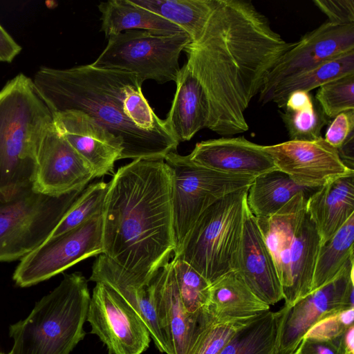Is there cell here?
<instances>
[{
	"label": "cell",
	"instance_id": "6da1fadb",
	"mask_svg": "<svg viewBox=\"0 0 354 354\" xmlns=\"http://www.w3.org/2000/svg\"><path fill=\"white\" fill-rule=\"evenodd\" d=\"M293 45L252 2L216 0L202 37L184 50L207 97L206 128L221 136L248 131L245 110L268 72Z\"/></svg>",
	"mask_w": 354,
	"mask_h": 354
},
{
	"label": "cell",
	"instance_id": "7a4b0ae2",
	"mask_svg": "<svg viewBox=\"0 0 354 354\" xmlns=\"http://www.w3.org/2000/svg\"><path fill=\"white\" fill-rule=\"evenodd\" d=\"M33 84L52 113L78 111L123 142L120 159L164 160L179 142L153 131L161 124L142 91V82L124 71L91 64L41 67Z\"/></svg>",
	"mask_w": 354,
	"mask_h": 354
},
{
	"label": "cell",
	"instance_id": "3957f363",
	"mask_svg": "<svg viewBox=\"0 0 354 354\" xmlns=\"http://www.w3.org/2000/svg\"><path fill=\"white\" fill-rule=\"evenodd\" d=\"M102 212L104 254L151 283L176 251L171 175L164 160H133L109 182Z\"/></svg>",
	"mask_w": 354,
	"mask_h": 354
},
{
	"label": "cell",
	"instance_id": "277c9868",
	"mask_svg": "<svg viewBox=\"0 0 354 354\" xmlns=\"http://www.w3.org/2000/svg\"><path fill=\"white\" fill-rule=\"evenodd\" d=\"M53 113L32 80L19 73L0 90V197L32 185Z\"/></svg>",
	"mask_w": 354,
	"mask_h": 354
},
{
	"label": "cell",
	"instance_id": "5b68a950",
	"mask_svg": "<svg viewBox=\"0 0 354 354\" xmlns=\"http://www.w3.org/2000/svg\"><path fill=\"white\" fill-rule=\"evenodd\" d=\"M90 299L81 272L64 274L26 319L10 326L13 346L8 354H70L86 335Z\"/></svg>",
	"mask_w": 354,
	"mask_h": 354
},
{
	"label": "cell",
	"instance_id": "8992f818",
	"mask_svg": "<svg viewBox=\"0 0 354 354\" xmlns=\"http://www.w3.org/2000/svg\"><path fill=\"white\" fill-rule=\"evenodd\" d=\"M248 188L227 194L209 206L174 256L191 266L210 284L236 270Z\"/></svg>",
	"mask_w": 354,
	"mask_h": 354
},
{
	"label": "cell",
	"instance_id": "52a82bcc",
	"mask_svg": "<svg viewBox=\"0 0 354 354\" xmlns=\"http://www.w3.org/2000/svg\"><path fill=\"white\" fill-rule=\"evenodd\" d=\"M82 191L52 196L30 185L0 197V262L21 260L48 239Z\"/></svg>",
	"mask_w": 354,
	"mask_h": 354
},
{
	"label": "cell",
	"instance_id": "ba28073f",
	"mask_svg": "<svg viewBox=\"0 0 354 354\" xmlns=\"http://www.w3.org/2000/svg\"><path fill=\"white\" fill-rule=\"evenodd\" d=\"M164 160L171 175L175 255L198 218L209 206L227 194L249 187L254 178L212 170L196 164L188 155L176 151L168 153Z\"/></svg>",
	"mask_w": 354,
	"mask_h": 354
},
{
	"label": "cell",
	"instance_id": "9c48e42d",
	"mask_svg": "<svg viewBox=\"0 0 354 354\" xmlns=\"http://www.w3.org/2000/svg\"><path fill=\"white\" fill-rule=\"evenodd\" d=\"M192 42L185 32L157 35L145 30H127L108 37V43L91 64L136 75L143 83L177 81L179 57Z\"/></svg>",
	"mask_w": 354,
	"mask_h": 354
},
{
	"label": "cell",
	"instance_id": "30bf717a",
	"mask_svg": "<svg viewBox=\"0 0 354 354\" xmlns=\"http://www.w3.org/2000/svg\"><path fill=\"white\" fill-rule=\"evenodd\" d=\"M102 214L46 239L17 266L12 279L26 288L46 281L80 261L104 253Z\"/></svg>",
	"mask_w": 354,
	"mask_h": 354
},
{
	"label": "cell",
	"instance_id": "8fae6325",
	"mask_svg": "<svg viewBox=\"0 0 354 354\" xmlns=\"http://www.w3.org/2000/svg\"><path fill=\"white\" fill-rule=\"evenodd\" d=\"M86 321L109 354H142L151 338L143 320L115 292L95 283Z\"/></svg>",
	"mask_w": 354,
	"mask_h": 354
},
{
	"label": "cell",
	"instance_id": "7c38bea8",
	"mask_svg": "<svg viewBox=\"0 0 354 354\" xmlns=\"http://www.w3.org/2000/svg\"><path fill=\"white\" fill-rule=\"evenodd\" d=\"M354 259L330 282L287 307L281 322L278 354L292 353L304 335L322 318L354 307Z\"/></svg>",
	"mask_w": 354,
	"mask_h": 354
},
{
	"label": "cell",
	"instance_id": "4fadbf2b",
	"mask_svg": "<svg viewBox=\"0 0 354 354\" xmlns=\"http://www.w3.org/2000/svg\"><path fill=\"white\" fill-rule=\"evenodd\" d=\"M352 50L354 24H322L294 43L270 69L259 93V101L263 104L272 90L282 80Z\"/></svg>",
	"mask_w": 354,
	"mask_h": 354
},
{
	"label": "cell",
	"instance_id": "5bb4252c",
	"mask_svg": "<svg viewBox=\"0 0 354 354\" xmlns=\"http://www.w3.org/2000/svg\"><path fill=\"white\" fill-rule=\"evenodd\" d=\"M263 147L277 170L301 187L317 189L354 174L342 162L336 149L322 136L312 141L289 140Z\"/></svg>",
	"mask_w": 354,
	"mask_h": 354
},
{
	"label": "cell",
	"instance_id": "9a60e30c",
	"mask_svg": "<svg viewBox=\"0 0 354 354\" xmlns=\"http://www.w3.org/2000/svg\"><path fill=\"white\" fill-rule=\"evenodd\" d=\"M94 178L91 167L53 124L39 150L33 189L59 196L83 190Z\"/></svg>",
	"mask_w": 354,
	"mask_h": 354
},
{
	"label": "cell",
	"instance_id": "2e32d148",
	"mask_svg": "<svg viewBox=\"0 0 354 354\" xmlns=\"http://www.w3.org/2000/svg\"><path fill=\"white\" fill-rule=\"evenodd\" d=\"M53 124L92 169L95 178L111 172L120 160L123 142L83 112L53 113Z\"/></svg>",
	"mask_w": 354,
	"mask_h": 354
},
{
	"label": "cell",
	"instance_id": "e0dca14e",
	"mask_svg": "<svg viewBox=\"0 0 354 354\" xmlns=\"http://www.w3.org/2000/svg\"><path fill=\"white\" fill-rule=\"evenodd\" d=\"M188 156L197 165L234 176L255 178L277 170L263 145L243 136L199 142Z\"/></svg>",
	"mask_w": 354,
	"mask_h": 354
},
{
	"label": "cell",
	"instance_id": "ac0fdd59",
	"mask_svg": "<svg viewBox=\"0 0 354 354\" xmlns=\"http://www.w3.org/2000/svg\"><path fill=\"white\" fill-rule=\"evenodd\" d=\"M236 271L250 290L269 306L283 299L277 268L258 221L247 205Z\"/></svg>",
	"mask_w": 354,
	"mask_h": 354
},
{
	"label": "cell",
	"instance_id": "d6986e66",
	"mask_svg": "<svg viewBox=\"0 0 354 354\" xmlns=\"http://www.w3.org/2000/svg\"><path fill=\"white\" fill-rule=\"evenodd\" d=\"M152 286L156 312L169 354H189L204 309L196 315L185 309L176 285L172 260L156 272Z\"/></svg>",
	"mask_w": 354,
	"mask_h": 354
},
{
	"label": "cell",
	"instance_id": "ffe728a7",
	"mask_svg": "<svg viewBox=\"0 0 354 354\" xmlns=\"http://www.w3.org/2000/svg\"><path fill=\"white\" fill-rule=\"evenodd\" d=\"M90 280L105 285L121 297L143 320L158 350L169 354L156 312L152 281L148 283L132 276L104 254L94 261Z\"/></svg>",
	"mask_w": 354,
	"mask_h": 354
},
{
	"label": "cell",
	"instance_id": "44dd1931",
	"mask_svg": "<svg viewBox=\"0 0 354 354\" xmlns=\"http://www.w3.org/2000/svg\"><path fill=\"white\" fill-rule=\"evenodd\" d=\"M308 196L295 195L277 212L257 219L265 243L274 260L283 296L290 284V253L297 230L306 212Z\"/></svg>",
	"mask_w": 354,
	"mask_h": 354
},
{
	"label": "cell",
	"instance_id": "7402d4cb",
	"mask_svg": "<svg viewBox=\"0 0 354 354\" xmlns=\"http://www.w3.org/2000/svg\"><path fill=\"white\" fill-rule=\"evenodd\" d=\"M176 84V93L165 122L180 143L191 140L206 128L208 104L201 83L187 62L180 68Z\"/></svg>",
	"mask_w": 354,
	"mask_h": 354
},
{
	"label": "cell",
	"instance_id": "603a6c76",
	"mask_svg": "<svg viewBox=\"0 0 354 354\" xmlns=\"http://www.w3.org/2000/svg\"><path fill=\"white\" fill-rule=\"evenodd\" d=\"M216 321L250 322L270 310L247 286L236 271H231L210 284L205 308Z\"/></svg>",
	"mask_w": 354,
	"mask_h": 354
},
{
	"label": "cell",
	"instance_id": "cb8c5ba5",
	"mask_svg": "<svg viewBox=\"0 0 354 354\" xmlns=\"http://www.w3.org/2000/svg\"><path fill=\"white\" fill-rule=\"evenodd\" d=\"M306 211L315 224L322 245L354 214V174L317 189L307 200Z\"/></svg>",
	"mask_w": 354,
	"mask_h": 354
},
{
	"label": "cell",
	"instance_id": "d4e9b609",
	"mask_svg": "<svg viewBox=\"0 0 354 354\" xmlns=\"http://www.w3.org/2000/svg\"><path fill=\"white\" fill-rule=\"evenodd\" d=\"M321 240L315 224L306 212L290 249V284L283 295L284 306L291 307L311 292Z\"/></svg>",
	"mask_w": 354,
	"mask_h": 354
},
{
	"label": "cell",
	"instance_id": "484cf974",
	"mask_svg": "<svg viewBox=\"0 0 354 354\" xmlns=\"http://www.w3.org/2000/svg\"><path fill=\"white\" fill-rule=\"evenodd\" d=\"M98 9L101 13L100 30L106 38L127 30H145L157 35L185 32L177 25L131 0L101 2Z\"/></svg>",
	"mask_w": 354,
	"mask_h": 354
},
{
	"label": "cell",
	"instance_id": "4316f807",
	"mask_svg": "<svg viewBox=\"0 0 354 354\" xmlns=\"http://www.w3.org/2000/svg\"><path fill=\"white\" fill-rule=\"evenodd\" d=\"M297 185L287 174L274 170L254 178L248 189L247 205L257 219H266L299 193L309 197L317 190Z\"/></svg>",
	"mask_w": 354,
	"mask_h": 354
},
{
	"label": "cell",
	"instance_id": "83f0119b",
	"mask_svg": "<svg viewBox=\"0 0 354 354\" xmlns=\"http://www.w3.org/2000/svg\"><path fill=\"white\" fill-rule=\"evenodd\" d=\"M351 74H354V50L282 80L272 90L263 104L272 102L283 108L292 92H310L329 82Z\"/></svg>",
	"mask_w": 354,
	"mask_h": 354
},
{
	"label": "cell",
	"instance_id": "f1b7e54d",
	"mask_svg": "<svg viewBox=\"0 0 354 354\" xmlns=\"http://www.w3.org/2000/svg\"><path fill=\"white\" fill-rule=\"evenodd\" d=\"M287 307L269 310L241 327L219 354H278L281 325Z\"/></svg>",
	"mask_w": 354,
	"mask_h": 354
},
{
	"label": "cell",
	"instance_id": "f546056e",
	"mask_svg": "<svg viewBox=\"0 0 354 354\" xmlns=\"http://www.w3.org/2000/svg\"><path fill=\"white\" fill-rule=\"evenodd\" d=\"M179 26L197 42L202 37L216 0H131Z\"/></svg>",
	"mask_w": 354,
	"mask_h": 354
},
{
	"label": "cell",
	"instance_id": "4dcf8cb0",
	"mask_svg": "<svg viewBox=\"0 0 354 354\" xmlns=\"http://www.w3.org/2000/svg\"><path fill=\"white\" fill-rule=\"evenodd\" d=\"M354 214L328 239L320 245L311 292L333 281L354 259Z\"/></svg>",
	"mask_w": 354,
	"mask_h": 354
},
{
	"label": "cell",
	"instance_id": "1f68e13d",
	"mask_svg": "<svg viewBox=\"0 0 354 354\" xmlns=\"http://www.w3.org/2000/svg\"><path fill=\"white\" fill-rule=\"evenodd\" d=\"M109 183L95 182L86 186L73 202L50 237L73 229L95 216L102 214Z\"/></svg>",
	"mask_w": 354,
	"mask_h": 354
},
{
	"label": "cell",
	"instance_id": "d6a6232c",
	"mask_svg": "<svg viewBox=\"0 0 354 354\" xmlns=\"http://www.w3.org/2000/svg\"><path fill=\"white\" fill-rule=\"evenodd\" d=\"M172 261L181 301L189 314L196 315L207 306L210 283L181 259L174 257Z\"/></svg>",
	"mask_w": 354,
	"mask_h": 354
},
{
	"label": "cell",
	"instance_id": "836d02e7",
	"mask_svg": "<svg viewBox=\"0 0 354 354\" xmlns=\"http://www.w3.org/2000/svg\"><path fill=\"white\" fill-rule=\"evenodd\" d=\"M248 323L216 321L205 308L189 354H219L234 334Z\"/></svg>",
	"mask_w": 354,
	"mask_h": 354
},
{
	"label": "cell",
	"instance_id": "e575fe53",
	"mask_svg": "<svg viewBox=\"0 0 354 354\" xmlns=\"http://www.w3.org/2000/svg\"><path fill=\"white\" fill-rule=\"evenodd\" d=\"M316 101L328 118L354 110V74L329 82L320 87Z\"/></svg>",
	"mask_w": 354,
	"mask_h": 354
},
{
	"label": "cell",
	"instance_id": "d590c367",
	"mask_svg": "<svg viewBox=\"0 0 354 354\" xmlns=\"http://www.w3.org/2000/svg\"><path fill=\"white\" fill-rule=\"evenodd\" d=\"M281 117L290 140H315L321 137L322 129L329 121L319 104L299 111L286 109Z\"/></svg>",
	"mask_w": 354,
	"mask_h": 354
},
{
	"label": "cell",
	"instance_id": "8d00e7d4",
	"mask_svg": "<svg viewBox=\"0 0 354 354\" xmlns=\"http://www.w3.org/2000/svg\"><path fill=\"white\" fill-rule=\"evenodd\" d=\"M338 313L326 316L308 328L301 339L328 342L340 337L349 327H346L341 322Z\"/></svg>",
	"mask_w": 354,
	"mask_h": 354
},
{
	"label": "cell",
	"instance_id": "74e56055",
	"mask_svg": "<svg viewBox=\"0 0 354 354\" xmlns=\"http://www.w3.org/2000/svg\"><path fill=\"white\" fill-rule=\"evenodd\" d=\"M315 6L337 25L354 24V0H315Z\"/></svg>",
	"mask_w": 354,
	"mask_h": 354
},
{
	"label": "cell",
	"instance_id": "f35d334b",
	"mask_svg": "<svg viewBox=\"0 0 354 354\" xmlns=\"http://www.w3.org/2000/svg\"><path fill=\"white\" fill-rule=\"evenodd\" d=\"M354 133V110L342 112L334 118L324 140L333 147L339 148Z\"/></svg>",
	"mask_w": 354,
	"mask_h": 354
},
{
	"label": "cell",
	"instance_id": "ab89813d",
	"mask_svg": "<svg viewBox=\"0 0 354 354\" xmlns=\"http://www.w3.org/2000/svg\"><path fill=\"white\" fill-rule=\"evenodd\" d=\"M340 337L328 342L303 339L293 354H342Z\"/></svg>",
	"mask_w": 354,
	"mask_h": 354
},
{
	"label": "cell",
	"instance_id": "60d3db41",
	"mask_svg": "<svg viewBox=\"0 0 354 354\" xmlns=\"http://www.w3.org/2000/svg\"><path fill=\"white\" fill-rule=\"evenodd\" d=\"M21 50V46L0 24V62L11 63Z\"/></svg>",
	"mask_w": 354,
	"mask_h": 354
},
{
	"label": "cell",
	"instance_id": "b9f144b4",
	"mask_svg": "<svg viewBox=\"0 0 354 354\" xmlns=\"http://www.w3.org/2000/svg\"><path fill=\"white\" fill-rule=\"evenodd\" d=\"M313 106L314 103L309 92L296 91L288 96L283 108L292 111H299Z\"/></svg>",
	"mask_w": 354,
	"mask_h": 354
},
{
	"label": "cell",
	"instance_id": "7bdbcfd3",
	"mask_svg": "<svg viewBox=\"0 0 354 354\" xmlns=\"http://www.w3.org/2000/svg\"><path fill=\"white\" fill-rule=\"evenodd\" d=\"M336 150L344 165L354 171V133H352Z\"/></svg>",
	"mask_w": 354,
	"mask_h": 354
},
{
	"label": "cell",
	"instance_id": "ee69618b",
	"mask_svg": "<svg viewBox=\"0 0 354 354\" xmlns=\"http://www.w3.org/2000/svg\"><path fill=\"white\" fill-rule=\"evenodd\" d=\"M341 322L347 328L353 325L354 307L343 310L338 313Z\"/></svg>",
	"mask_w": 354,
	"mask_h": 354
},
{
	"label": "cell",
	"instance_id": "f6af8a7d",
	"mask_svg": "<svg viewBox=\"0 0 354 354\" xmlns=\"http://www.w3.org/2000/svg\"><path fill=\"white\" fill-rule=\"evenodd\" d=\"M0 354H5V353H0Z\"/></svg>",
	"mask_w": 354,
	"mask_h": 354
},
{
	"label": "cell",
	"instance_id": "bcb514c9",
	"mask_svg": "<svg viewBox=\"0 0 354 354\" xmlns=\"http://www.w3.org/2000/svg\"><path fill=\"white\" fill-rule=\"evenodd\" d=\"M290 354H293V353H290Z\"/></svg>",
	"mask_w": 354,
	"mask_h": 354
}]
</instances>
